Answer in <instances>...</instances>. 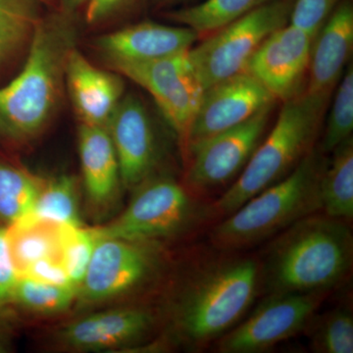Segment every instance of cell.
<instances>
[{
    "instance_id": "cell-17",
    "label": "cell",
    "mask_w": 353,
    "mask_h": 353,
    "mask_svg": "<svg viewBox=\"0 0 353 353\" xmlns=\"http://www.w3.org/2000/svg\"><path fill=\"white\" fill-rule=\"evenodd\" d=\"M157 318L139 306L110 309L70 323L59 334L65 347L79 350H110L132 345L150 333Z\"/></svg>"
},
{
    "instance_id": "cell-35",
    "label": "cell",
    "mask_w": 353,
    "mask_h": 353,
    "mask_svg": "<svg viewBox=\"0 0 353 353\" xmlns=\"http://www.w3.org/2000/svg\"><path fill=\"white\" fill-rule=\"evenodd\" d=\"M88 0H54L57 9L65 12L77 14L79 9L87 6Z\"/></svg>"
},
{
    "instance_id": "cell-31",
    "label": "cell",
    "mask_w": 353,
    "mask_h": 353,
    "mask_svg": "<svg viewBox=\"0 0 353 353\" xmlns=\"http://www.w3.org/2000/svg\"><path fill=\"white\" fill-rule=\"evenodd\" d=\"M141 0H88L85 6L88 24L97 25L128 12Z\"/></svg>"
},
{
    "instance_id": "cell-37",
    "label": "cell",
    "mask_w": 353,
    "mask_h": 353,
    "mask_svg": "<svg viewBox=\"0 0 353 353\" xmlns=\"http://www.w3.org/2000/svg\"><path fill=\"white\" fill-rule=\"evenodd\" d=\"M41 1H43V3L46 4V6H55L54 0H41Z\"/></svg>"
},
{
    "instance_id": "cell-8",
    "label": "cell",
    "mask_w": 353,
    "mask_h": 353,
    "mask_svg": "<svg viewBox=\"0 0 353 353\" xmlns=\"http://www.w3.org/2000/svg\"><path fill=\"white\" fill-rule=\"evenodd\" d=\"M109 67L152 95L175 134L185 158L190 128L204 92L189 51L153 61L127 62Z\"/></svg>"
},
{
    "instance_id": "cell-24",
    "label": "cell",
    "mask_w": 353,
    "mask_h": 353,
    "mask_svg": "<svg viewBox=\"0 0 353 353\" xmlns=\"http://www.w3.org/2000/svg\"><path fill=\"white\" fill-rule=\"evenodd\" d=\"M44 180L0 158V221L12 224L32 214Z\"/></svg>"
},
{
    "instance_id": "cell-9",
    "label": "cell",
    "mask_w": 353,
    "mask_h": 353,
    "mask_svg": "<svg viewBox=\"0 0 353 353\" xmlns=\"http://www.w3.org/2000/svg\"><path fill=\"white\" fill-rule=\"evenodd\" d=\"M326 292L269 294L252 314L217 340L221 353L263 352L307 328Z\"/></svg>"
},
{
    "instance_id": "cell-16",
    "label": "cell",
    "mask_w": 353,
    "mask_h": 353,
    "mask_svg": "<svg viewBox=\"0 0 353 353\" xmlns=\"http://www.w3.org/2000/svg\"><path fill=\"white\" fill-rule=\"evenodd\" d=\"M65 88L81 124L106 128L125 85L120 74L97 68L76 48L67 59Z\"/></svg>"
},
{
    "instance_id": "cell-27",
    "label": "cell",
    "mask_w": 353,
    "mask_h": 353,
    "mask_svg": "<svg viewBox=\"0 0 353 353\" xmlns=\"http://www.w3.org/2000/svg\"><path fill=\"white\" fill-rule=\"evenodd\" d=\"M309 345L317 353L353 352V314L350 305H339L319 317H313L307 328Z\"/></svg>"
},
{
    "instance_id": "cell-26",
    "label": "cell",
    "mask_w": 353,
    "mask_h": 353,
    "mask_svg": "<svg viewBox=\"0 0 353 353\" xmlns=\"http://www.w3.org/2000/svg\"><path fill=\"white\" fill-rule=\"evenodd\" d=\"M32 214L70 226H82L76 176L61 175L44 181Z\"/></svg>"
},
{
    "instance_id": "cell-21",
    "label": "cell",
    "mask_w": 353,
    "mask_h": 353,
    "mask_svg": "<svg viewBox=\"0 0 353 353\" xmlns=\"http://www.w3.org/2000/svg\"><path fill=\"white\" fill-rule=\"evenodd\" d=\"M322 213L352 222L353 218V138L333 150L321 178Z\"/></svg>"
},
{
    "instance_id": "cell-12",
    "label": "cell",
    "mask_w": 353,
    "mask_h": 353,
    "mask_svg": "<svg viewBox=\"0 0 353 353\" xmlns=\"http://www.w3.org/2000/svg\"><path fill=\"white\" fill-rule=\"evenodd\" d=\"M276 101L277 99L246 72L206 88L190 128L185 160L194 146L245 122Z\"/></svg>"
},
{
    "instance_id": "cell-11",
    "label": "cell",
    "mask_w": 353,
    "mask_h": 353,
    "mask_svg": "<svg viewBox=\"0 0 353 353\" xmlns=\"http://www.w3.org/2000/svg\"><path fill=\"white\" fill-rule=\"evenodd\" d=\"M273 108H264L192 148L185 160L187 182L192 190L208 192L234 183L266 134Z\"/></svg>"
},
{
    "instance_id": "cell-30",
    "label": "cell",
    "mask_w": 353,
    "mask_h": 353,
    "mask_svg": "<svg viewBox=\"0 0 353 353\" xmlns=\"http://www.w3.org/2000/svg\"><path fill=\"white\" fill-rule=\"evenodd\" d=\"M339 0H294L290 23L314 38L320 28L338 6Z\"/></svg>"
},
{
    "instance_id": "cell-29",
    "label": "cell",
    "mask_w": 353,
    "mask_h": 353,
    "mask_svg": "<svg viewBox=\"0 0 353 353\" xmlns=\"http://www.w3.org/2000/svg\"><path fill=\"white\" fill-rule=\"evenodd\" d=\"M97 240L95 229L70 225L64 228L61 261L70 281L78 290L85 278Z\"/></svg>"
},
{
    "instance_id": "cell-23",
    "label": "cell",
    "mask_w": 353,
    "mask_h": 353,
    "mask_svg": "<svg viewBox=\"0 0 353 353\" xmlns=\"http://www.w3.org/2000/svg\"><path fill=\"white\" fill-rule=\"evenodd\" d=\"M269 1L271 0H205L196 6L168 11L166 17L194 30L202 39Z\"/></svg>"
},
{
    "instance_id": "cell-3",
    "label": "cell",
    "mask_w": 353,
    "mask_h": 353,
    "mask_svg": "<svg viewBox=\"0 0 353 353\" xmlns=\"http://www.w3.org/2000/svg\"><path fill=\"white\" fill-rule=\"evenodd\" d=\"M261 290L260 261L227 257L199 265L172 308L179 341L201 350L240 323Z\"/></svg>"
},
{
    "instance_id": "cell-10",
    "label": "cell",
    "mask_w": 353,
    "mask_h": 353,
    "mask_svg": "<svg viewBox=\"0 0 353 353\" xmlns=\"http://www.w3.org/2000/svg\"><path fill=\"white\" fill-rule=\"evenodd\" d=\"M158 248V243L99 236L79 296L101 301L145 287L161 267Z\"/></svg>"
},
{
    "instance_id": "cell-15",
    "label": "cell",
    "mask_w": 353,
    "mask_h": 353,
    "mask_svg": "<svg viewBox=\"0 0 353 353\" xmlns=\"http://www.w3.org/2000/svg\"><path fill=\"white\" fill-rule=\"evenodd\" d=\"M199 39V34L185 26L145 21L103 34L95 44L109 66L173 57L189 51Z\"/></svg>"
},
{
    "instance_id": "cell-32",
    "label": "cell",
    "mask_w": 353,
    "mask_h": 353,
    "mask_svg": "<svg viewBox=\"0 0 353 353\" xmlns=\"http://www.w3.org/2000/svg\"><path fill=\"white\" fill-rule=\"evenodd\" d=\"M22 277L46 283V284L75 287L70 281L63 264L57 259L43 260L32 265Z\"/></svg>"
},
{
    "instance_id": "cell-2",
    "label": "cell",
    "mask_w": 353,
    "mask_h": 353,
    "mask_svg": "<svg viewBox=\"0 0 353 353\" xmlns=\"http://www.w3.org/2000/svg\"><path fill=\"white\" fill-rule=\"evenodd\" d=\"M352 263L348 223L315 213L274 236L260 262L261 289L267 294H328L350 276Z\"/></svg>"
},
{
    "instance_id": "cell-28",
    "label": "cell",
    "mask_w": 353,
    "mask_h": 353,
    "mask_svg": "<svg viewBox=\"0 0 353 353\" xmlns=\"http://www.w3.org/2000/svg\"><path fill=\"white\" fill-rule=\"evenodd\" d=\"M339 82L330 110L320 150L333 152L341 143L352 138L353 131V68L350 64Z\"/></svg>"
},
{
    "instance_id": "cell-20",
    "label": "cell",
    "mask_w": 353,
    "mask_h": 353,
    "mask_svg": "<svg viewBox=\"0 0 353 353\" xmlns=\"http://www.w3.org/2000/svg\"><path fill=\"white\" fill-rule=\"evenodd\" d=\"M65 226L34 214L7 225V246L17 278L22 277L32 265L43 260L61 261Z\"/></svg>"
},
{
    "instance_id": "cell-6",
    "label": "cell",
    "mask_w": 353,
    "mask_h": 353,
    "mask_svg": "<svg viewBox=\"0 0 353 353\" xmlns=\"http://www.w3.org/2000/svg\"><path fill=\"white\" fill-rule=\"evenodd\" d=\"M208 217V208L192 199L183 185L158 174L134 190L132 201L117 218L94 229L99 236L158 243Z\"/></svg>"
},
{
    "instance_id": "cell-18",
    "label": "cell",
    "mask_w": 353,
    "mask_h": 353,
    "mask_svg": "<svg viewBox=\"0 0 353 353\" xmlns=\"http://www.w3.org/2000/svg\"><path fill=\"white\" fill-rule=\"evenodd\" d=\"M352 48L353 6L345 0L334 7L313 39L306 92L332 94L347 69Z\"/></svg>"
},
{
    "instance_id": "cell-13",
    "label": "cell",
    "mask_w": 353,
    "mask_h": 353,
    "mask_svg": "<svg viewBox=\"0 0 353 353\" xmlns=\"http://www.w3.org/2000/svg\"><path fill=\"white\" fill-rule=\"evenodd\" d=\"M313 39L307 32L288 23L265 39L245 72L277 101H290L305 90Z\"/></svg>"
},
{
    "instance_id": "cell-7",
    "label": "cell",
    "mask_w": 353,
    "mask_h": 353,
    "mask_svg": "<svg viewBox=\"0 0 353 353\" xmlns=\"http://www.w3.org/2000/svg\"><path fill=\"white\" fill-rule=\"evenodd\" d=\"M292 3L294 0H271L192 46L190 59L204 90L245 72L265 39L290 23Z\"/></svg>"
},
{
    "instance_id": "cell-1",
    "label": "cell",
    "mask_w": 353,
    "mask_h": 353,
    "mask_svg": "<svg viewBox=\"0 0 353 353\" xmlns=\"http://www.w3.org/2000/svg\"><path fill=\"white\" fill-rule=\"evenodd\" d=\"M78 34L76 14L57 9L43 16L22 69L0 87V141L25 145L50 124L63 97L67 59Z\"/></svg>"
},
{
    "instance_id": "cell-22",
    "label": "cell",
    "mask_w": 353,
    "mask_h": 353,
    "mask_svg": "<svg viewBox=\"0 0 353 353\" xmlns=\"http://www.w3.org/2000/svg\"><path fill=\"white\" fill-rule=\"evenodd\" d=\"M43 6L41 0H0V71L29 48Z\"/></svg>"
},
{
    "instance_id": "cell-19",
    "label": "cell",
    "mask_w": 353,
    "mask_h": 353,
    "mask_svg": "<svg viewBox=\"0 0 353 353\" xmlns=\"http://www.w3.org/2000/svg\"><path fill=\"white\" fill-rule=\"evenodd\" d=\"M78 146L88 202L94 209L104 210L115 201L123 187L119 162L108 128L81 124Z\"/></svg>"
},
{
    "instance_id": "cell-33",
    "label": "cell",
    "mask_w": 353,
    "mask_h": 353,
    "mask_svg": "<svg viewBox=\"0 0 353 353\" xmlns=\"http://www.w3.org/2000/svg\"><path fill=\"white\" fill-rule=\"evenodd\" d=\"M17 275L14 270L6 241V227L0 226V305H9Z\"/></svg>"
},
{
    "instance_id": "cell-5",
    "label": "cell",
    "mask_w": 353,
    "mask_h": 353,
    "mask_svg": "<svg viewBox=\"0 0 353 353\" xmlns=\"http://www.w3.org/2000/svg\"><path fill=\"white\" fill-rule=\"evenodd\" d=\"M326 164L320 148H314L290 175L223 218L211 231L213 245L227 252L248 248L322 212L321 178Z\"/></svg>"
},
{
    "instance_id": "cell-4",
    "label": "cell",
    "mask_w": 353,
    "mask_h": 353,
    "mask_svg": "<svg viewBox=\"0 0 353 353\" xmlns=\"http://www.w3.org/2000/svg\"><path fill=\"white\" fill-rule=\"evenodd\" d=\"M331 94H303L284 102L275 125L262 139L241 175L213 203L208 217H226L248 199L275 185L314 150Z\"/></svg>"
},
{
    "instance_id": "cell-34",
    "label": "cell",
    "mask_w": 353,
    "mask_h": 353,
    "mask_svg": "<svg viewBox=\"0 0 353 353\" xmlns=\"http://www.w3.org/2000/svg\"><path fill=\"white\" fill-rule=\"evenodd\" d=\"M9 305H0V353L8 352L13 338L12 314Z\"/></svg>"
},
{
    "instance_id": "cell-14",
    "label": "cell",
    "mask_w": 353,
    "mask_h": 353,
    "mask_svg": "<svg viewBox=\"0 0 353 353\" xmlns=\"http://www.w3.org/2000/svg\"><path fill=\"white\" fill-rule=\"evenodd\" d=\"M106 128L117 154L123 187L134 190L158 175L159 141L150 114L139 97L124 95Z\"/></svg>"
},
{
    "instance_id": "cell-25",
    "label": "cell",
    "mask_w": 353,
    "mask_h": 353,
    "mask_svg": "<svg viewBox=\"0 0 353 353\" xmlns=\"http://www.w3.org/2000/svg\"><path fill=\"white\" fill-rule=\"evenodd\" d=\"M79 296L73 285L46 284L32 279L17 278L9 305L39 314H57L66 311Z\"/></svg>"
},
{
    "instance_id": "cell-36",
    "label": "cell",
    "mask_w": 353,
    "mask_h": 353,
    "mask_svg": "<svg viewBox=\"0 0 353 353\" xmlns=\"http://www.w3.org/2000/svg\"><path fill=\"white\" fill-rule=\"evenodd\" d=\"M185 1V0H152V4L157 8H170Z\"/></svg>"
}]
</instances>
